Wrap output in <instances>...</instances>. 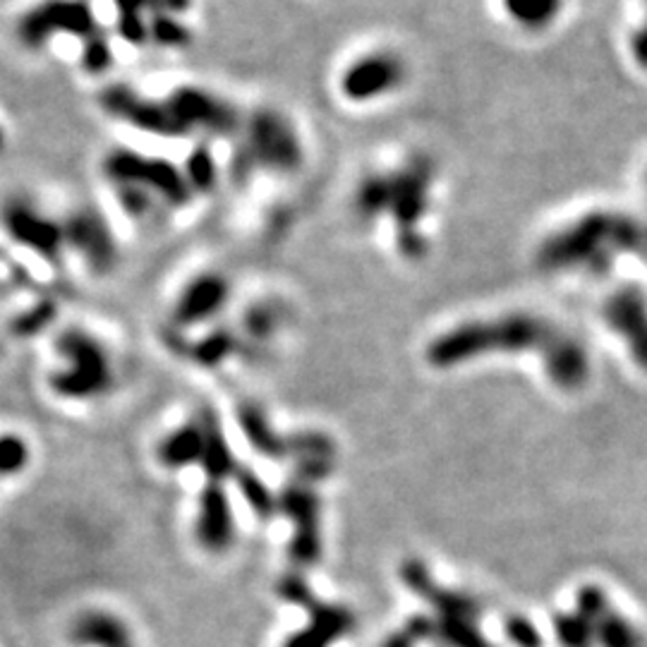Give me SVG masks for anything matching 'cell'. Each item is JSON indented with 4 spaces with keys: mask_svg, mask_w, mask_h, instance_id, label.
I'll return each instance as SVG.
<instances>
[{
    "mask_svg": "<svg viewBox=\"0 0 647 647\" xmlns=\"http://www.w3.org/2000/svg\"><path fill=\"white\" fill-rule=\"evenodd\" d=\"M238 420L242 427V435L248 437L252 444V449H257L261 456L269 458H286L290 456V437H281L269 422L259 406L255 404H242L238 408Z\"/></svg>",
    "mask_w": 647,
    "mask_h": 647,
    "instance_id": "4fadbf2b",
    "label": "cell"
},
{
    "mask_svg": "<svg viewBox=\"0 0 647 647\" xmlns=\"http://www.w3.org/2000/svg\"><path fill=\"white\" fill-rule=\"evenodd\" d=\"M197 420L205 429V454H202V460H199V466H202L209 485H223V480H228V477H236L240 468L238 460L228 449V441L223 437L219 418H216L209 408H202Z\"/></svg>",
    "mask_w": 647,
    "mask_h": 647,
    "instance_id": "8fae6325",
    "label": "cell"
},
{
    "mask_svg": "<svg viewBox=\"0 0 647 647\" xmlns=\"http://www.w3.org/2000/svg\"><path fill=\"white\" fill-rule=\"evenodd\" d=\"M58 356L68 367L51 377V389L68 400H91L113 389V369L106 348L94 336L68 329L58 338Z\"/></svg>",
    "mask_w": 647,
    "mask_h": 647,
    "instance_id": "3957f363",
    "label": "cell"
},
{
    "mask_svg": "<svg viewBox=\"0 0 647 647\" xmlns=\"http://www.w3.org/2000/svg\"><path fill=\"white\" fill-rule=\"evenodd\" d=\"M205 454V429L199 420L188 422L168 435L157 449L159 464L168 470H180L188 466H197Z\"/></svg>",
    "mask_w": 647,
    "mask_h": 647,
    "instance_id": "7c38bea8",
    "label": "cell"
},
{
    "mask_svg": "<svg viewBox=\"0 0 647 647\" xmlns=\"http://www.w3.org/2000/svg\"><path fill=\"white\" fill-rule=\"evenodd\" d=\"M70 640L80 647H137L128 624L106 609H87L77 616Z\"/></svg>",
    "mask_w": 647,
    "mask_h": 647,
    "instance_id": "9c48e42d",
    "label": "cell"
},
{
    "mask_svg": "<svg viewBox=\"0 0 647 647\" xmlns=\"http://www.w3.org/2000/svg\"><path fill=\"white\" fill-rule=\"evenodd\" d=\"M609 319L616 329H638L630 338L647 352V307L636 290H624L621 296L614 298Z\"/></svg>",
    "mask_w": 647,
    "mask_h": 647,
    "instance_id": "5bb4252c",
    "label": "cell"
},
{
    "mask_svg": "<svg viewBox=\"0 0 647 647\" xmlns=\"http://www.w3.org/2000/svg\"><path fill=\"white\" fill-rule=\"evenodd\" d=\"M236 482L240 487V495L242 499L250 504L252 511L259 516V518H269L273 516L276 508H279V504H276L273 495L271 491L265 487V482L259 480V477L250 470H245V468H238L236 472Z\"/></svg>",
    "mask_w": 647,
    "mask_h": 647,
    "instance_id": "2e32d148",
    "label": "cell"
},
{
    "mask_svg": "<svg viewBox=\"0 0 647 647\" xmlns=\"http://www.w3.org/2000/svg\"><path fill=\"white\" fill-rule=\"evenodd\" d=\"M406 63L394 53L375 51L352 60L341 74V91L352 103L391 97L406 82Z\"/></svg>",
    "mask_w": 647,
    "mask_h": 647,
    "instance_id": "5b68a950",
    "label": "cell"
},
{
    "mask_svg": "<svg viewBox=\"0 0 647 647\" xmlns=\"http://www.w3.org/2000/svg\"><path fill=\"white\" fill-rule=\"evenodd\" d=\"M245 327H248L250 336L267 338L276 327V317L269 310H252L248 319H245Z\"/></svg>",
    "mask_w": 647,
    "mask_h": 647,
    "instance_id": "ffe728a7",
    "label": "cell"
},
{
    "mask_svg": "<svg viewBox=\"0 0 647 647\" xmlns=\"http://www.w3.org/2000/svg\"><path fill=\"white\" fill-rule=\"evenodd\" d=\"M647 226L624 219L616 213H590L554 236L539 257L549 269H571V267H607L609 261L624 252L645 250Z\"/></svg>",
    "mask_w": 647,
    "mask_h": 647,
    "instance_id": "7a4b0ae2",
    "label": "cell"
},
{
    "mask_svg": "<svg viewBox=\"0 0 647 647\" xmlns=\"http://www.w3.org/2000/svg\"><path fill=\"white\" fill-rule=\"evenodd\" d=\"M425 640H435V619L425 614H415L379 647H418Z\"/></svg>",
    "mask_w": 647,
    "mask_h": 647,
    "instance_id": "e0dca14e",
    "label": "cell"
},
{
    "mask_svg": "<svg viewBox=\"0 0 647 647\" xmlns=\"http://www.w3.org/2000/svg\"><path fill=\"white\" fill-rule=\"evenodd\" d=\"M508 634H511V638L522 647H528V645L535 643V634H532L530 626L526 621H511V624H508Z\"/></svg>",
    "mask_w": 647,
    "mask_h": 647,
    "instance_id": "7402d4cb",
    "label": "cell"
},
{
    "mask_svg": "<svg viewBox=\"0 0 647 647\" xmlns=\"http://www.w3.org/2000/svg\"><path fill=\"white\" fill-rule=\"evenodd\" d=\"M506 14L522 29H545L559 18L564 0H504Z\"/></svg>",
    "mask_w": 647,
    "mask_h": 647,
    "instance_id": "9a60e30c",
    "label": "cell"
},
{
    "mask_svg": "<svg viewBox=\"0 0 647 647\" xmlns=\"http://www.w3.org/2000/svg\"><path fill=\"white\" fill-rule=\"evenodd\" d=\"M630 49H634V56H636L638 63L643 68H647V20H645L643 29H638L634 39H630Z\"/></svg>",
    "mask_w": 647,
    "mask_h": 647,
    "instance_id": "44dd1931",
    "label": "cell"
},
{
    "mask_svg": "<svg viewBox=\"0 0 647 647\" xmlns=\"http://www.w3.org/2000/svg\"><path fill=\"white\" fill-rule=\"evenodd\" d=\"M238 348H240V344L233 334L216 331V334L207 336L202 344L195 346L192 358L199 365L213 367V365H221L228 356H233V352H238Z\"/></svg>",
    "mask_w": 647,
    "mask_h": 647,
    "instance_id": "ac0fdd59",
    "label": "cell"
},
{
    "mask_svg": "<svg viewBox=\"0 0 647 647\" xmlns=\"http://www.w3.org/2000/svg\"><path fill=\"white\" fill-rule=\"evenodd\" d=\"M197 543L211 554L230 549L236 539V520L223 485H207L199 495V514L195 526Z\"/></svg>",
    "mask_w": 647,
    "mask_h": 647,
    "instance_id": "52a82bcc",
    "label": "cell"
},
{
    "mask_svg": "<svg viewBox=\"0 0 647 647\" xmlns=\"http://www.w3.org/2000/svg\"><path fill=\"white\" fill-rule=\"evenodd\" d=\"M29 444L20 435H0V480L20 475L29 466Z\"/></svg>",
    "mask_w": 647,
    "mask_h": 647,
    "instance_id": "d6986e66",
    "label": "cell"
},
{
    "mask_svg": "<svg viewBox=\"0 0 647 647\" xmlns=\"http://www.w3.org/2000/svg\"><path fill=\"white\" fill-rule=\"evenodd\" d=\"M228 281L221 276H199L188 288L182 290V296L173 310V321L178 327H192V324H202L209 317L221 310L228 300Z\"/></svg>",
    "mask_w": 647,
    "mask_h": 647,
    "instance_id": "ba28073f",
    "label": "cell"
},
{
    "mask_svg": "<svg viewBox=\"0 0 647 647\" xmlns=\"http://www.w3.org/2000/svg\"><path fill=\"white\" fill-rule=\"evenodd\" d=\"M279 504L281 511L292 520L290 559L298 566H315L321 557V530H319V497L312 485L290 482Z\"/></svg>",
    "mask_w": 647,
    "mask_h": 647,
    "instance_id": "8992f818",
    "label": "cell"
},
{
    "mask_svg": "<svg viewBox=\"0 0 647 647\" xmlns=\"http://www.w3.org/2000/svg\"><path fill=\"white\" fill-rule=\"evenodd\" d=\"M511 348H547L549 372L559 381L578 379L583 372V356L566 336L557 334L547 321L511 315L495 321H470L441 334L429 344L427 360L435 367H456L477 356Z\"/></svg>",
    "mask_w": 647,
    "mask_h": 647,
    "instance_id": "6da1fadb",
    "label": "cell"
},
{
    "mask_svg": "<svg viewBox=\"0 0 647 647\" xmlns=\"http://www.w3.org/2000/svg\"><path fill=\"white\" fill-rule=\"evenodd\" d=\"M296 140L298 137L290 132L283 118H259L257 130H252V151H259L255 161L273 168H292L300 161Z\"/></svg>",
    "mask_w": 647,
    "mask_h": 647,
    "instance_id": "30bf717a",
    "label": "cell"
},
{
    "mask_svg": "<svg viewBox=\"0 0 647 647\" xmlns=\"http://www.w3.org/2000/svg\"><path fill=\"white\" fill-rule=\"evenodd\" d=\"M276 593H279L283 603L298 605L310 614L307 626L298 630L296 636H290L283 647H331L356 630L358 624L356 614L344 605L321 603V599L307 588V583L296 574L283 576L279 585H276Z\"/></svg>",
    "mask_w": 647,
    "mask_h": 647,
    "instance_id": "277c9868",
    "label": "cell"
}]
</instances>
